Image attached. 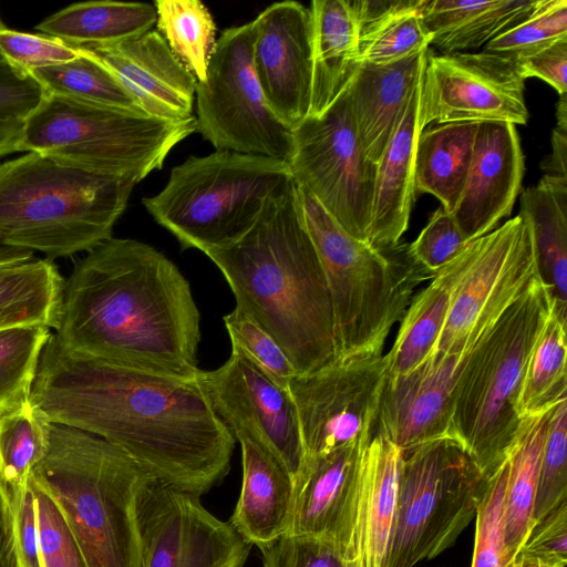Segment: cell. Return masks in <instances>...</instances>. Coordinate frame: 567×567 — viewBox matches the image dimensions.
<instances>
[{
	"label": "cell",
	"mask_w": 567,
	"mask_h": 567,
	"mask_svg": "<svg viewBox=\"0 0 567 567\" xmlns=\"http://www.w3.org/2000/svg\"><path fill=\"white\" fill-rule=\"evenodd\" d=\"M29 400L49 422L104 439L175 489L200 496L229 473L236 440L196 378L76 353L51 333Z\"/></svg>",
	"instance_id": "obj_1"
},
{
	"label": "cell",
	"mask_w": 567,
	"mask_h": 567,
	"mask_svg": "<svg viewBox=\"0 0 567 567\" xmlns=\"http://www.w3.org/2000/svg\"><path fill=\"white\" fill-rule=\"evenodd\" d=\"M200 316L177 266L131 238L97 245L64 281L54 336L70 351L195 379Z\"/></svg>",
	"instance_id": "obj_2"
},
{
	"label": "cell",
	"mask_w": 567,
	"mask_h": 567,
	"mask_svg": "<svg viewBox=\"0 0 567 567\" xmlns=\"http://www.w3.org/2000/svg\"><path fill=\"white\" fill-rule=\"evenodd\" d=\"M204 254L228 282L235 308L277 342L297 374L340 360L330 290L295 179L268 198L240 238Z\"/></svg>",
	"instance_id": "obj_3"
},
{
	"label": "cell",
	"mask_w": 567,
	"mask_h": 567,
	"mask_svg": "<svg viewBox=\"0 0 567 567\" xmlns=\"http://www.w3.org/2000/svg\"><path fill=\"white\" fill-rule=\"evenodd\" d=\"M30 478L56 504L87 567H141L137 499L153 476L123 450L48 421Z\"/></svg>",
	"instance_id": "obj_4"
},
{
	"label": "cell",
	"mask_w": 567,
	"mask_h": 567,
	"mask_svg": "<svg viewBox=\"0 0 567 567\" xmlns=\"http://www.w3.org/2000/svg\"><path fill=\"white\" fill-rule=\"evenodd\" d=\"M137 182L39 153L0 164V246L48 259L90 251L112 237Z\"/></svg>",
	"instance_id": "obj_5"
},
{
	"label": "cell",
	"mask_w": 567,
	"mask_h": 567,
	"mask_svg": "<svg viewBox=\"0 0 567 567\" xmlns=\"http://www.w3.org/2000/svg\"><path fill=\"white\" fill-rule=\"evenodd\" d=\"M298 194L330 290L340 360L382 354L414 290L434 276L412 258L409 245L375 248L349 235L307 189L298 186Z\"/></svg>",
	"instance_id": "obj_6"
},
{
	"label": "cell",
	"mask_w": 567,
	"mask_h": 567,
	"mask_svg": "<svg viewBox=\"0 0 567 567\" xmlns=\"http://www.w3.org/2000/svg\"><path fill=\"white\" fill-rule=\"evenodd\" d=\"M554 305L537 276L471 349L457 377L451 437L487 478L505 462L515 441L524 369Z\"/></svg>",
	"instance_id": "obj_7"
},
{
	"label": "cell",
	"mask_w": 567,
	"mask_h": 567,
	"mask_svg": "<svg viewBox=\"0 0 567 567\" xmlns=\"http://www.w3.org/2000/svg\"><path fill=\"white\" fill-rule=\"evenodd\" d=\"M293 179L289 164L233 151L189 156L142 203L183 249L227 246L256 221L268 198Z\"/></svg>",
	"instance_id": "obj_8"
},
{
	"label": "cell",
	"mask_w": 567,
	"mask_h": 567,
	"mask_svg": "<svg viewBox=\"0 0 567 567\" xmlns=\"http://www.w3.org/2000/svg\"><path fill=\"white\" fill-rule=\"evenodd\" d=\"M196 131L195 116L171 122L47 92L23 123L18 152L138 183Z\"/></svg>",
	"instance_id": "obj_9"
},
{
	"label": "cell",
	"mask_w": 567,
	"mask_h": 567,
	"mask_svg": "<svg viewBox=\"0 0 567 567\" xmlns=\"http://www.w3.org/2000/svg\"><path fill=\"white\" fill-rule=\"evenodd\" d=\"M487 480L451 437L402 452L384 567H413L451 547L476 516Z\"/></svg>",
	"instance_id": "obj_10"
},
{
	"label": "cell",
	"mask_w": 567,
	"mask_h": 567,
	"mask_svg": "<svg viewBox=\"0 0 567 567\" xmlns=\"http://www.w3.org/2000/svg\"><path fill=\"white\" fill-rule=\"evenodd\" d=\"M254 39V21L217 39L206 78L196 85L197 131L217 151L289 163L292 132L265 101L252 65Z\"/></svg>",
	"instance_id": "obj_11"
},
{
	"label": "cell",
	"mask_w": 567,
	"mask_h": 567,
	"mask_svg": "<svg viewBox=\"0 0 567 567\" xmlns=\"http://www.w3.org/2000/svg\"><path fill=\"white\" fill-rule=\"evenodd\" d=\"M292 132L289 167L352 237L368 243L377 165L364 155L347 89L320 115H309Z\"/></svg>",
	"instance_id": "obj_12"
},
{
	"label": "cell",
	"mask_w": 567,
	"mask_h": 567,
	"mask_svg": "<svg viewBox=\"0 0 567 567\" xmlns=\"http://www.w3.org/2000/svg\"><path fill=\"white\" fill-rule=\"evenodd\" d=\"M468 246L434 352L467 355L538 276L532 230L520 214Z\"/></svg>",
	"instance_id": "obj_13"
},
{
	"label": "cell",
	"mask_w": 567,
	"mask_h": 567,
	"mask_svg": "<svg viewBox=\"0 0 567 567\" xmlns=\"http://www.w3.org/2000/svg\"><path fill=\"white\" fill-rule=\"evenodd\" d=\"M385 378L384 354L343 359L291 378L287 388L297 409L303 458L371 439Z\"/></svg>",
	"instance_id": "obj_14"
},
{
	"label": "cell",
	"mask_w": 567,
	"mask_h": 567,
	"mask_svg": "<svg viewBox=\"0 0 567 567\" xmlns=\"http://www.w3.org/2000/svg\"><path fill=\"white\" fill-rule=\"evenodd\" d=\"M141 567H244L251 544L199 496L154 477L137 499Z\"/></svg>",
	"instance_id": "obj_15"
},
{
	"label": "cell",
	"mask_w": 567,
	"mask_h": 567,
	"mask_svg": "<svg viewBox=\"0 0 567 567\" xmlns=\"http://www.w3.org/2000/svg\"><path fill=\"white\" fill-rule=\"evenodd\" d=\"M525 80L516 60L491 53L433 55L424 66L420 120L430 124L505 122L526 124Z\"/></svg>",
	"instance_id": "obj_16"
},
{
	"label": "cell",
	"mask_w": 567,
	"mask_h": 567,
	"mask_svg": "<svg viewBox=\"0 0 567 567\" xmlns=\"http://www.w3.org/2000/svg\"><path fill=\"white\" fill-rule=\"evenodd\" d=\"M196 380L230 432L244 427L257 433L282 460L292 477L297 475L303 461V446L297 409L287 386L235 344L223 365L202 370Z\"/></svg>",
	"instance_id": "obj_17"
},
{
	"label": "cell",
	"mask_w": 567,
	"mask_h": 567,
	"mask_svg": "<svg viewBox=\"0 0 567 567\" xmlns=\"http://www.w3.org/2000/svg\"><path fill=\"white\" fill-rule=\"evenodd\" d=\"M371 439L303 458L293 477L286 535L327 540L358 566L361 467L364 450Z\"/></svg>",
	"instance_id": "obj_18"
},
{
	"label": "cell",
	"mask_w": 567,
	"mask_h": 567,
	"mask_svg": "<svg viewBox=\"0 0 567 567\" xmlns=\"http://www.w3.org/2000/svg\"><path fill=\"white\" fill-rule=\"evenodd\" d=\"M254 71L271 112L290 130L310 112L312 28L309 8L296 1L267 7L254 20Z\"/></svg>",
	"instance_id": "obj_19"
},
{
	"label": "cell",
	"mask_w": 567,
	"mask_h": 567,
	"mask_svg": "<svg viewBox=\"0 0 567 567\" xmlns=\"http://www.w3.org/2000/svg\"><path fill=\"white\" fill-rule=\"evenodd\" d=\"M465 358L433 352L411 373L385 378L373 434L402 452L451 437L454 388Z\"/></svg>",
	"instance_id": "obj_20"
},
{
	"label": "cell",
	"mask_w": 567,
	"mask_h": 567,
	"mask_svg": "<svg viewBox=\"0 0 567 567\" xmlns=\"http://www.w3.org/2000/svg\"><path fill=\"white\" fill-rule=\"evenodd\" d=\"M523 175L524 155L515 125L480 122L466 182L451 213L468 243L509 216Z\"/></svg>",
	"instance_id": "obj_21"
},
{
	"label": "cell",
	"mask_w": 567,
	"mask_h": 567,
	"mask_svg": "<svg viewBox=\"0 0 567 567\" xmlns=\"http://www.w3.org/2000/svg\"><path fill=\"white\" fill-rule=\"evenodd\" d=\"M82 49L118 78L147 115L171 122L194 116L197 80L157 30L114 45Z\"/></svg>",
	"instance_id": "obj_22"
},
{
	"label": "cell",
	"mask_w": 567,
	"mask_h": 567,
	"mask_svg": "<svg viewBox=\"0 0 567 567\" xmlns=\"http://www.w3.org/2000/svg\"><path fill=\"white\" fill-rule=\"evenodd\" d=\"M231 434L241 449L243 480L229 523L245 540L258 546L285 534L293 477L260 435L244 427Z\"/></svg>",
	"instance_id": "obj_23"
},
{
	"label": "cell",
	"mask_w": 567,
	"mask_h": 567,
	"mask_svg": "<svg viewBox=\"0 0 567 567\" xmlns=\"http://www.w3.org/2000/svg\"><path fill=\"white\" fill-rule=\"evenodd\" d=\"M427 51L385 64H359L347 85L361 148L379 162L424 73Z\"/></svg>",
	"instance_id": "obj_24"
},
{
	"label": "cell",
	"mask_w": 567,
	"mask_h": 567,
	"mask_svg": "<svg viewBox=\"0 0 567 567\" xmlns=\"http://www.w3.org/2000/svg\"><path fill=\"white\" fill-rule=\"evenodd\" d=\"M417 83L393 136L377 163L368 244L389 248L400 243L415 199L414 158L422 125Z\"/></svg>",
	"instance_id": "obj_25"
},
{
	"label": "cell",
	"mask_w": 567,
	"mask_h": 567,
	"mask_svg": "<svg viewBox=\"0 0 567 567\" xmlns=\"http://www.w3.org/2000/svg\"><path fill=\"white\" fill-rule=\"evenodd\" d=\"M402 451L380 434L367 445L358 505V567H384L392 534Z\"/></svg>",
	"instance_id": "obj_26"
},
{
	"label": "cell",
	"mask_w": 567,
	"mask_h": 567,
	"mask_svg": "<svg viewBox=\"0 0 567 567\" xmlns=\"http://www.w3.org/2000/svg\"><path fill=\"white\" fill-rule=\"evenodd\" d=\"M312 89L309 115L323 113L359 66V28L349 0H313ZM308 115V116H309Z\"/></svg>",
	"instance_id": "obj_27"
},
{
	"label": "cell",
	"mask_w": 567,
	"mask_h": 567,
	"mask_svg": "<svg viewBox=\"0 0 567 567\" xmlns=\"http://www.w3.org/2000/svg\"><path fill=\"white\" fill-rule=\"evenodd\" d=\"M64 280L50 259L0 246V330L22 326L54 329Z\"/></svg>",
	"instance_id": "obj_28"
},
{
	"label": "cell",
	"mask_w": 567,
	"mask_h": 567,
	"mask_svg": "<svg viewBox=\"0 0 567 567\" xmlns=\"http://www.w3.org/2000/svg\"><path fill=\"white\" fill-rule=\"evenodd\" d=\"M538 0H424L421 9L430 44L444 54L486 45L523 20Z\"/></svg>",
	"instance_id": "obj_29"
},
{
	"label": "cell",
	"mask_w": 567,
	"mask_h": 567,
	"mask_svg": "<svg viewBox=\"0 0 567 567\" xmlns=\"http://www.w3.org/2000/svg\"><path fill=\"white\" fill-rule=\"evenodd\" d=\"M468 244L431 279L426 288L412 297L394 343L384 354L386 378L411 373L435 351L449 315L453 288L468 261Z\"/></svg>",
	"instance_id": "obj_30"
},
{
	"label": "cell",
	"mask_w": 567,
	"mask_h": 567,
	"mask_svg": "<svg viewBox=\"0 0 567 567\" xmlns=\"http://www.w3.org/2000/svg\"><path fill=\"white\" fill-rule=\"evenodd\" d=\"M519 214L532 230L538 277L567 319V179L545 175L526 188Z\"/></svg>",
	"instance_id": "obj_31"
},
{
	"label": "cell",
	"mask_w": 567,
	"mask_h": 567,
	"mask_svg": "<svg viewBox=\"0 0 567 567\" xmlns=\"http://www.w3.org/2000/svg\"><path fill=\"white\" fill-rule=\"evenodd\" d=\"M154 4L86 1L61 9L35 29L74 48L114 45L142 35L156 24Z\"/></svg>",
	"instance_id": "obj_32"
},
{
	"label": "cell",
	"mask_w": 567,
	"mask_h": 567,
	"mask_svg": "<svg viewBox=\"0 0 567 567\" xmlns=\"http://www.w3.org/2000/svg\"><path fill=\"white\" fill-rule=\"evenodd\" d=\"M480 122L429 125L417 138L415 193L435 196L452 213L464 188Z\"/></svg>",
	"instance_id": "obj_33"
},
{
	"label": "cell",
	"mask_w": 567,
	"mask_h": 567,
	"mask_svg": "<svg viewBox=\"0 0 567 567\" xmlns=\"http://www.w3.org/2000/svg\"><path fill=\"white\" fill-rule=\"evenodd\" d=\"M551 410L522 419L507 456L508 475L503 504V527L509 563L519 554L533 527L540 458Z\"/></svg>",
	"instance_id": "obj_34"
},
{
	"label": "cell",
	"mask_w": 567,
	"mask_h": 567,
	"mask_svg": "<svg viewBox=\"0 0 567 567\" xmlns=\"http://www.w3.org/2000/svg\"><path fill=\"white\" fill-rule=\"evenodd\" d=\"M566 323L554 305L524 369L516 402L520 420L545 413L567 399Z\"/></svg>",
	"instance_id": "obj_35"
},
{
	"label": "cell",
	"mask_w": 567,
	"mask_h": 567,
	"mask_svg": "<svg viewBox=\"0 0 567 567\" xmlns=\"http://www.w3.org/2000/svg\"><path fill=\"white\" fill-rule=\"evenodd\" d=\"M30 72L48 93L95 105L146 114L118 78L92 52ZM147 115V114H146Z\"/></svg>",
	"instance_id": "obj_36"
},
{
	"label": "cell",
	"mask_w": 567,
	"mask_h": 567,
	"mask_svg": "<svg viewBox=\"0 0 567 567\" xmlns=\"http://www.w3.org/2000/svg\"><path fill=\"white\" fill-rule=\"evenodd\" d=\"M157 32L174 55L203 82L216 45V24L198 0H156Z\"/></svg>",
	"instance_id": "obj_37"
},
{
	"label": "cell",
	"mask_w": 567,
	"mask_h": 567,
	"mask_svg": "<svg viewBox=\"0 0 567 567\" xmlns=\"http://www.w3.org/2000/svg\"><path fill=\"white\" fill-rule=\"evenodd\" d=\"M48 420L27 400L0 411V484L7 493L28 486L47 446Z\"/></svg>",
	"instance_id": "obj_38"
},
{
	"label": "cell",
	"mask_w": 567,
	"mask_h": 567,
	"mask_svg": "<svg viewBox=\"0 0 567 567\" xmlns=\"http://www.w3.org/2000/svg\"><path fill=\"white\" fill-rule=\"evenodd\" d=\"M424 0H404L398 9L359 30V63L385 64L426 51L431 37L421 9Z\"/></svg>",
	"instance_id": "obj_39"
},
{
	"label": "cell",
	"mask_w": 567,
	"mask_h": 567,
	"mask_svg": "<svg viewBox=\"0 0 567 567\" xmlns=\"http://www.w3.org/2000/svg\"><path fill=\"white\" fill-rule=\"evenodd\" d=\"M51 333L45 326L0 330V411L29 400L40 357Z\"/></svg>",
	"instance_id": "obj_40"
},
{
	"label": "cell",
	"mask_w": 567,
	"mask_h": 567,
	"mask_svg": "<svg viewBox=\"0 0 567 567\" xmlns=\"http://www.w3.org/2000/svg\"><path fill=\"white\" fill-rule=\"evenodd\" d=\"M567 37V0H538L536 8L485 45L486 52L518 59Z\"/></svg>",
	"instance_id": "obj_41"
},
{
	"label": "cell",
	"mask_w": 567,
	"mask_h": 567,
	"mask_svg": "<svg viewBox=\"0 0 567 567\" xmlns=\"http://www.w3.org/2000/svg\"><path fill=\"white\" fill-rule=\"evenodd\" d=\"M567 501V399L551 412L540 458L533 525Z\"/></svg>",
	"instance_id": "obj_42"
},
{
	"label": "cell",
	"mask_w": 567,
	"mask_h": 567,
	"mask_svg": "<svg viewBox=\"0 0 567 567\" xmlns=\"http://www.w3.org/2000/svg\"><path fill=\"white\" fill-rule=\"evenodd\" d=\"M508 475V460L487 480L476 512L472 567H508L503 504Z\"/></svg>",
	"instance_id": "obj_43"
},
{
	"label": "cell",
	"mask_w": 567,
	"mask_h": 567,
	"mask_svg": "<svg viewBox=\"0 0 567 567\" xmlns=\"http://www.w3.org/2000/svg\"><path fill=\"white\" fill-rule=\"evenodd\" d=\"M223 320L230 343L239 347L276 381L287 386L297 371L277 342L237 308L224 316Z\"/></svg>",
	"instance_id": "obj_44"
},
{
	"label": "cell",
	"mask_w": 567,
	"mask_h": 567,
	"mask_svg": "<svg viewBox=\"0 0 567 567\" xmlns=\"http://www.w3.org/2000/svg\"><path fill=\"white\" fill-rule=\"evenodd\" d=\"M31 484L35 495L43 567H87L80 547L56 504L32 481Z\"/></svg>",
	"instance_id": "obj_45"
},
{
	"label": "cell",
	"mask_w": 567,
	"mask_h": 567,
	"mask_svg": "<svg viewBox=\"0 0 567 567\" xmlns=\"http://www.w3.org/2000/svg\"><path fill=\"white\" fill-rule=\"evenodd\" d=\"M257 548L264 567H358L333 544L311 536L284 534Z\"/></svg>",
	"instance_id": "obj_46"
},
{
	"label": "cell",
	"mask_w": 567,
	"mask_h": 567,
	"mask_svg": "<svg viewBox=\"0 0 567 567\" xmlns=\"http://www.w3.org/2000/svg\"><path fill=\"white\" fill-rule=\"evenodd\" d=\"M467 244L453 215L441 206L432 214L416 239L409 245V251L422 268L435 276Z\"/></svg>",
	"instance_id": "obj_47"
},
{
	"label": "cell",
	"mask_w": 567,
	"mask_h": 567,
	"mask_svg": "<svg viewBox=\"0 0 567 567\" xmlns=\"http://www.w3.org/2000/svg\"><path fill=\"white\" fill-rule=\"evenodd\" d=\"M0 53L12 66L24 72L75 60L80 51L59 39L8 29L0 30Z\"/></svg>",
	"instance_id": "obj_48"
},
{
	"label": "cell",
	"mask_w": 567,
	"mask_h": 567,
	"mask_svg": "<svg viewBox=\"0 0 567 567\" xmlns=\"http://www.w3.org/2000/svg\"><path fill=\"white\" fill-rule=\"evenodd\" d=\"M45 95L30 73L10 64L0 68V124H23Z\"/></svg>",
	"instance_id": "obj_49"
},
{
	"label": "cell",
	"mask_w": 567,
	"mask_h": 567,
	"mask_svg": "<svg viewBox=\"0 0 567 567\" xmlns=\"http://www.w3.org/2000/svg\"><path fill=\"white\" fill-rule=\"evenodd\" d=\"M7 494L13 514L14 537L20 567H43L40 553L35 495L31 481H29L27 487Z\"/></svg>",
	"instance_id": "obj_50"
},
{
	"label": "cell",
	"mask_w": 567,
	"mask_h": 567,
	"mask_svg": "<svg viewBox=\"0 0 567 567\" xmlns=\"http://www.w3.org/2000/svg\"><path fill=\"white\" fill-rule=\"evenodd\" d=\"M519 554L567 561V501L533 525Z\"/></svg>",
	"instance_id": "obj_51"
},
{
	"label": "cell",
	"mask_w": 567,
	"mask_h": 567,
	"mask_svg": "<svg viewBox=\"0 0 567 567\" xmlns=\"http://www.w3.org/2000/svg\"><path fill=\"white\" fill-rule=\"evenodd\" d=\"M515 60L524 80L538 78L559 95L567 93V37Z\"/></svg>",
	"instance_id": "obj_52"
},
{
	"label": "cell",
	"mask_w": 567,
	"mask_h": 567,
	"mask_svg": "<svg viewBox=\"0 0 567 567\" xmlns=\"http://www.w3.org/2000/svg\"><path fill=\"white\" fill-rule=\"evenodd\" d=\"M0 567H20L13 514L4 487L0 484Z\"/></svg>",
	"instance_id": "obj_53"
},
{
	"label": "cell",
	"mask_w": 567,
	"mask_h": 567,
	"mask_svg": "<svg viewBox=\"0 0 567 567\" xmlns=\"http://www.w3.org/2000/svg\"><path fill=\"white\" fill-rule=\"evenodd\" d=\"M540 166L546 175L567 179V130L554 128L551 153Z\"/></svg>",
	"instance_id": "obj_54"
},
{
	"label": "cell",
	"mask_w": 567,
	"mask_h": 567,
	"mask_svg": "<svg viewBox=\"0 0 567 567\" xmlns=\"http://www.w3.org/2000/svg\"><path fill=\"white\" fill-rule=\"evenodd\" d=\"M23 124H0V157L18 152Z\"/></svg>",
	"instance_id": "obj_55"
},
{
	"label": "cell",
	"mask_w": 567,
	"mask_h": 567,
	"mask_svg": "<svg viewBox=\"0 0 567 567\" xmlns=\"http://www.w3.org/2000/svg\"><path fill=\"white\" fill-rule=\"evenodd\" d=\"M520 556L519 567H566L567 561L546 559L537 556L518 554Z\"/></svg>",
	"instance_id": "obj_56"
},
{
	"label": "cell",
	"mask_w": 567,
	"mask_h": 567,
	"mask_svg": "<svg viewBox=\"0 0 567 567\" xmlns=\"http://www.w3.org/2000/svg\"><path fill=\"white\" fill-rule=\"evenodd\" d=\"M557 127L567 130V94L560 95L557 104Z\"/></svg>",
	"instance_id": "obj_57"
},
{
	"label": "cell",
	"mask_w": 567,
	"mask_h": 567,
	"mask_svg": "<svg viewBox=\"0 0 567 567\" xmlns=\"http://www.w3.org/2000/svg\"><path fill=\"white\" fill-rule=\"evenodd\" d=\"M4 27H6V25H4V23L2 22V19H1V16H0V30H1L2 28H4ZM8 64H9V63L4 60V58H3V56L1 55V53H0V68H3V66H6V65H8Z\"/></svg>",
	"instance_id": "obj_58"
},
{
	"label": "cell",
	"mask_w": 567,
	"mask_h": 567,
	"mask_svg": "<svg viewBox=\"0 0 567 567\" xmlns=\"http://www.w3.org/2000/svg\"><path fill=\"white\" fill-rule=\"evenodd\" d=\"M520 565V556L517 555V557L508 565V567H519Z\"/></svg>",
	"instance_id": "obj_59"
}]
</instances>
